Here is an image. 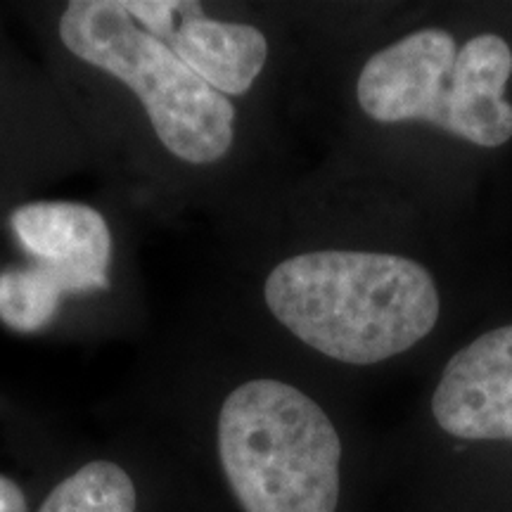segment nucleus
<instances>
[{
  "instance_id": "obj_1",
  "label": "nucleus",
  "mask_w": 512,
  "mask_h": 512,
  "mask_svg": "<svg viewBox=\"0 0 512 512\" xmlns=\"http://www.w3.org/2000/svg\"><path fill=\"white\" fill-rule=\"evenodd\" d=\"M268 309L311 349L351 366L408 351L434 330L439 290L418 261L396 254H297L266 278Z\"/></svg>"
},
{
  "instance_id": "obj_2",
  "label": "nucleus",
  "mask_w": 512,
  "mask_h": 512,
  "mask_svg": "<svg viewBox=\"0 0 512 512\" xmlns=\"http://www.w3.org/2000/svg\"><path fill=\"white\" fill-rule=\"evenodd\" d=\"M219 458L245 512H337L342 441L302 389L252 380L219 413Z\"/></svg>"
},
{
  "instance_id": "obj_3",
  "label": "nucleus",
  "mask_w": 512,
  "mask_h": 512,
  "mask_svg": "<svg viewBox=\"0 0 512 512\" xmlns=\"http://www.w3.org/2000/svg\"><path fill=\"white\" fill-rule=\"evenodd\" d=\"M64 48L126 83L159 143L188 164H214L233 147L235 107L140 29L117 0H76L60 17Z\"/></svg>"
},
{
  "instance_id": "obj_4",
  "label": "nucleus",
  "mask_w": 512,
  "mask_h": 512,
  "mask_svg": "<svg viewBox=\"0 0 512 512\" xmlns=\"http://www.w3.org/2000/svg\"><path fill=\"white\" fill-rule=\"evenodd\" d=\"M140 29L162 41L190 72L214 91L245 95L268 60V41L256 27L219 22L200 3L124 0L119 3Z\"/></svg>"
},
{
  "instance_id": "obj_5",
  "label": "nucleus",
  "mask_w": 512,
  "mask_h": 512,
  "mask_svg": "<svg viewBox=\"0 0 512 512\" xmlns=\"http://www.w3.org/2000/svg\"><path fill=\"white\" fill-rule=\"evenodd\" d=\"M458 50L456 38L444 29L408 34L361 69L358 105L380 124L427 121L441 126Z\"/></svg>"
},
{
  "instance_id": "obj_6",
  "label": "nucleus",
  "mask_w": 512,
  "mask_h": 512,
  "mask_svg": "<svg viewBox=\"0 0 512 512\" xmlns=\"http://www.w3.org/2000/svg\"><path fill=\"white\" fill-rule=\"evenodd\" d=\"M432 413L458 439H512V325L484 332L446 363Z\"/></svg>"
},
{
  "instance_id": "obj_7",
  "label": "nucleus",
  "mask_w": 512,
  "mask_h": 512,
  "mask_svg": "<svg viewBox=\"0 0 512 512\" xmlns=\"http://www.w3.org/2000/svg\"><path fill=\"white\" fill-rule=\"evenodd\" d=\"M10 228L34 264L62 275L74 294L110 287L112 233L98 209L79 202H29L12 211Z\"/></svg>"
},
{
  "instance_id": "obj_8",
  "label": "nucleus",
  "mask_w": 512,
  "mask_h": 512,
  "mask_svg": "<svg viewBox=\"0 0 512 512\" xmlns=\"http://www.w3.org/2000/svg\"><path fill=\"white\" fill-rule=\"evenodd\" d=\"M512 48L503 36L479 34L458 50L441 126L479 147H501L512 138V105L505 86Z\"/></svg>"
},
{
  "instance_id": "obj_9",
  "label": "nucleus",
  "mask_w": 512,
  "mask_h": 512,
  "mask_svg": "<svg viewBox=\"0 0 512 512\" xmlns=\"http://www.w3.org/2000/svg\"><path fill=\"white\" fill-rule=\"evenodd\" d=\"M138 491L124 467L112 460H91L64 477L38 512H136Z\"/></svg>"
},
{
  "instance_id": "obj_10",
  "label": "nucleus",
  "mask_w": 512,
  "mask_h": 512,
  "mask_svg": "<svg viewBox=\"0 0 512 512\" xmlns=\"http://www.w3.org/2000/svg\"><path fill=\"white\" fill-rule=\"evenodd\" d=\"M72 285L43 266L12 268L0 273V320L15 332H38L55 318Z\"/></svg>"
},
{
  "instance_id": "obj_11",
  "label": "nucleus",
  "mask_w": 512,
  "mask_h": 512,
  "mask_svg": "<svg viewBox=\"0 0 512 512\" xmlns=\"http://www.w3.org/2000/svg\"><path fill=\"white\" fill-rule=\"evenodd\" d=\"M0 512H29L22 486L5 475H0Z\"/></svg>"
}]
</instances>
